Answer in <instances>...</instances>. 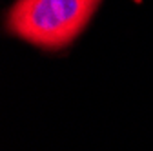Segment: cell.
Masks as SVG:
<instances>
[{
	"mask_svg": "<svg viewBox=\"0 0 153 151\" xmlns=\"http://www.w3.org/2000/svg\"><path fill=\"white\" fill-rule=\"evenodd\" d=\"M102 0H16L7 13V29L36 47H68L93 18Z\"/></svg>",
	"mask_w": 153,
	"mask_h": 151,
	"instance_id": "6da1fadb",
	"label": "cell"
}]
</instances>
